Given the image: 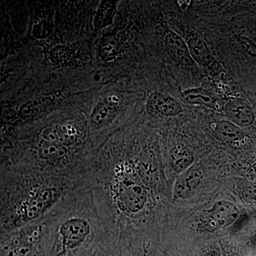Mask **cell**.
<instances>
[{
  "mask_svg": "<svg viewBox=\"0 0 256 256\" xmlns=\"http://www.w3.org/2000/svg\"><path fill=\"white\" fill-rule=\"evenodd\" d=\"M43 220L44 256H82L109 234L92 190L84 184L64 196Z\"/></svg>",
  "mask_w": 256,
  "mask_h": 256,
  "instance_id": "6da1fadb",
  "label": "cell"
},
{
  "mask_svg": "<svg viewBox=\"0 0 256 256\" xmlns=\"http://www.w3.org/2000/svg\"><path fill=\"white\" fill-rule=\"evenodd\" d=\"M80 184L63 176L1 170L0 234L42 220L64 196Z\"/></svg>",
  "mask_w": 256,
  "mask_h": 256,
  "instance_id": "7a4b0ae2",
  "label": "cell"
},
{
  "mask_svg": "<svg viewBox=\"0 0 256 256\" xmlns=\"http://www.w3.org/2000/svg\"><path fill=\"white\" fill-rule=\"evenodd\" d=\"M0 256H44L43 218L0 234Z\"/></svg>",
  "mask_w": 256,
  "mask_h": 256,
  "instance_id": "3957f363",
  "label": "cell"
},
{
  "mask_svg": "<svg viewBox=\"0 0 256 256\" xmlns=\"http://www.w3.org/2000/svg\"><path fill=\"white\" fill-rule=\"evenodd\" d=\"M224 112L226 120L240 128L252 126L256 119L252 108L242 99L229 100L224 106Z\"/></svg>",
  "mask_w": 256,
  "mask_h": 256,
  "instance_id": "277c9868",
  "label": "cell"
},
{
  "mask_svg": "<svg viewBox=\"0 0 256 256\" xmlns=\"http://www.w3.org/2000/svg\"><path fill=\"white\" fill-rule=\"evenodd\" d=\"M210 220L216 228L230 226L238 220L240 212L233 202L228 200L216 202L208 210Z\"/></svg>",
  "mask_w": 256,
  "mask_h": 256,
  "instance_id": "5b68a950",
  "label": "cell"
},
{
  "mask_svg": "<svg viewBox=\"0 0 256 256\" xmlns=\"http://www.w3.org/2000/svg\"><path fill=\"white\" fill-rule=\"evenodd\" d=\"M202 180L200 170L192 166L176 178L174 186V196L178 200H186L196 193Z\"/></svg>",
  "mask_w": 256,
  "mask_h": 256,
  "instance_id": "8992f818",
  "label": "cell"
},
{
  "mask_svg": "<svg viewBox=\"0 0 256 256\" xmlns=\"http://www.w3.org/2000/svg\"><path fill=\"white\" fill-rule=\"evenodd\" d=\"M166 52L171 60L182 66H191L194 63L190 54L188 43L176 32L170 31L164 38Z\"/></svg>",
  "mask_w": 256,
  "mask_h": 256,
  "instance_id": "52a82bcc",
  "label": "cell"
},
{
  "mask_svg": "<svg viewBox=\"0 0 256 256\" xmlns=\"http://www.w3.org/2000/svg\"><path fill=\"white\" fill-rule=\"evenodd\" d=\"M148 109L152 112L166 117H174L183 112L182 106L176 99L158 92L150 96Z\"/></svg>",
  "mask_w": 256,
  "mask_h": 256,
  "instance_id": "ba28073f",
  "label": "cell"
},
{
  "mask_svg": "<svg viewBox=\"0 0 256 256\" xmlns=\"http://www.w3.org/2000/svg\"><path fill=\"white\" fill-rule=\"evenodd\" d=\"M210 128L215 136L224 143L237 144L245 139V132L242 128L228 120L214 122Z\"/></svg>",
  "mask_w": 256,
  "mask_h": 256,
  "instance_id": "9c48e42d",
  "label": "cell"
},
{
  "mask_svg": "<svg viewBox=\"0 0 256 256\" xmlns=\"http://www.w3.org/2000/svg\"><path fill=\"white\" fill-rule=\"evenodd\" d=\"M170 166L178 175L188 171L193 166L194 156L188 146L176 144L170 150L169 153Z\"/></svg>",
  "mask_w": 256,
  "mask_h": 256,
  "instance_id": "30bf717a",
  "label": "cell"
},
{
  "mask_svg": "<svg viewBox=\"0 0 256 256\" xmlns=\"http://www.w3.org/2000/svg\"><path fill=\"white\" fill-rule=\"evenodd\" d=\"M181 100L184 104L192 106H205L216 110L217 100L204 88H194L181 92Z\"/></svg>",
  "mask_w": 256,
  "mask_h": 256,
  "instance_id": "8fae6325",
  "label": "cell"
},
{
  "mask_svg": "<svg viewBox=\"0 0 256 256\" xmlns=\"http://www.w3.org/2000/svg\"><path fill=\"white\" fill-rule=\"evenodd\" d=\"M188 50L194 62L202 66H208L213 62V56L206 42L201 37L192 36L188 41Z\"/></svg>",
  "mask_w": 256,
  "mask_h": 256,
  "instance_id": "7c38bea8",
  "label": "cell"
},
{
  "mask_svg": "<svg viewBox=\"0 0 256 256\" xmlns=\"http://www.w3.org/2000/svg\"><path fill=\"white\" fill-rule=\"evenodd\" d=\"M116 256H156L148 242H142L140 246L134 247L118 235Z\"/></svg>",
  "mask_w": 256,
  "mask_h": 256,
  "instance_id": "4fadbf2b",
  "label": "cell"
},
{
  "mask_svg": "<svg viewBox=\"0 0 256 256\" xmlns=\"http://www.w3.org/2000/svg\"><path fill=\"white\" fill-rule=\"evenodd\" d=\"M116 242L117 236L108 234L82 256H116Z\"/></svg>",
  "mask_w": 256,
  "mask_h": 256,
  "instance_id": "5bb4252c",
  "label": "cell"
},
{
  "mask_svg": "<svg viewBox=\"0 0 256 256\" xmlns=\"http://www.w3.org/2000/svg\"><path fill=\"white\" fill-rule=\"evenodd\" d=\"M112 107L106 102H101L96 108L92 116V126L97 128L106 127L112 121Z\"/></svg>",
  "mask_w": 256,
  "mask_h": 256,
  "instance_id": "9a60e30c",
  "label": "cell"
},
{
  "mask_svg": "<svg viewBox=\"0 0 256 256\" xmlns=\"http://www.w3.org/2000/svg\"><path fill=\"white\" fill-rule=\"evenodd\" d=\"M242 197L246 203H256V182H248L242 190Z\"/></svg>",
  "mask_w": 256,
  "mask_h": 256,
  "instance_id": "2e32d148",
  "label": "cell"
},
{
  "mask_svg": "<svg viewBox=\"0 0 256 256\" xmlns=\"http://www.w3.org/2000/svg\"><path fill=\"white\" fill-rule=\"evenodd\" d=\"M238 42L242 50L252 56L256 57V46L250 40L245 36H240Z\"/></svg>",
  "mask_w": 256,
  "mask_h": 256,
  "instance_id": "e0dca14e",
  "label": "cell"
},
{
  "mask_svg": "<svg viewBox=\"0 0 256 256\" xmlns=\"http://www.w3.org/2000/svg\"><path fill=\"white\" fill-rule=\"evenodd\" d=\"M198 256H223V254L216 246L210 245L202 248Z\"/></svg>",
  "mask_w": 256,
  "mask_h": 256,
  "instance_id": "ac0fdd59",
  "label": "cell"
},
{
  "mask_svg": "<svg viewBox=\"0 0 256 256\" xmlns=\"http://www.w3.org/2000/svg\"><path fill=\"white\" fill-rule=\"evenodd\" d=\"M250 169H252V172L256 174V160L252 163Z\"/></svg>",
  "mask_w": 256,
  "mask_h": 256,
  "instance_id": "d6986e66",
  "label": "cell"
}]
</instances>
